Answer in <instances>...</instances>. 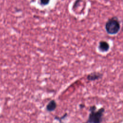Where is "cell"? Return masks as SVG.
<instances>
[{
  "instance_id": "cell-1",
  "label": "cell",
  "mask_w": 123,
  "mask_h": 123,
  "mask_svg": "<svg viewBox=\"0 0 123 123\" xmlns=\"http://www.w3.org/2000/svg\"><path fill=\"white\" fill-rule=\"evenodd\" d=\"M96 109V108L95 106L90 107V113L88 120L86 123H101L105 109L104 108H101L97 111Z\"/></svg>"
},
{
  "instance_id": "cell-2",
  "label": "cell",
  "mask_w": 123,
  "mask_h": 123,
  "mask_svg": "<svg viewBox=\"0 0 123 123\" xmlns=\"http://www.w3.org/2000/svg\"><path fill=\"white\" fill-rule=\"evenodd\" d=\"M120 29V23L116 17L110 18L105 24L106 32L110 35L117 34Z\"/></svg>"
},
{
  "instance_id": "cell-3",
  "label": "cell",
  "mask_w": 123,
  "mask_h": 123,
  "mask_svg": "<svg viewBox=\"0 0 123 123\" xmlns=\"http://www.w3.org/2000/svg\"><path fill=\"white\" fill-rule=\"evenodd\" d=\"M110 48L109 44L105 41H101L99 43L98 49L101 52H107Z\"/></svg>"
},
{
  "instance_id": "cell-4",
  "label": "cell",
  "mask_w": 123,
  "mask_h": 123,
  "mask_svg": "<svg viewBox=\"0 0 123 123\" xmlns=\"http://www.w3.org/2000/svg\"><path fill=\"white\" fill-rule=\"evenodd\" d=\"M102 76V74L99 73H92L87 76V79L89 81H94L98 80Z\"/></svg>"
},
{
  "instance_id": "cell-5",
  "label": "cell",
  "mask_w": 123,
  "mask_h": 123,
  "mask_svg": "<svg viewBox=\"0 0 123 123\" xmlns=\"http://www.w3.org/2000/svg\"><path fill=\"white\" fill-rule=\"evenodd\" d=\"M57 107V104L54 100L50 101L46 106V109L49 111H52L55 110Z\"/></svg>"
},
{
  "instance_id": "cell-6",
  "label": "cell",
  "mask_w": 123,
  "mask_h": 123,
  "mask_svg": "<svg viewBox=\"0 0 123 123\" xmlns=\"http://www.w3.org/2000/svg\"><path fill=\"white\" fill-rule=\"evenodd\" d=\"M49 0H40V2L42 5H47L49 3Z\"/></svg>"
}]
</instances>
